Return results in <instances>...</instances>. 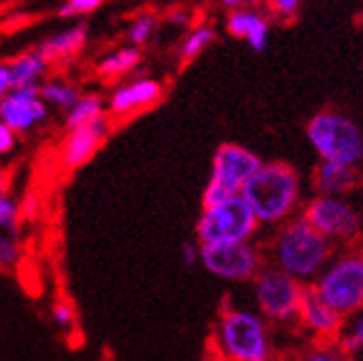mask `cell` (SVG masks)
I'll list each match as a JSON object with an SVG mask.
<instances>
[{"label":"cell","mask_w":363,"mask_h":361,"mask_svg":"<svg viewBox=\"0 0 363 361\" xmlns=\"http://www.w3.org/2000/svg\"><path fill=\"white\" fill-rule=\"evenodd\" d=\"M226 29L233 38H244L255 51H264L268 45L270 23L262 11L252 7L230 9L226 18Z\"/></svg>","instance_id":"16"},{"label":"cell","mask_w":363,"mask_h":361,"mask_svg":"<svg viewBox=\"0 0 363 361\" xmlns=\"http://www.w3.org/2000/svg\"><path fill=\"white\" fill-rule=\"evenodd\" d=\"M311 286L343 319L354 317L363 309V248H337Z\"/></svg>","instance_id":"4"},{"label":"cell","mask_w":363,"mask_h":361,"mask_svg":"<svg viewBox=\"0 0 363 361\" xmlns=\"http://www.w3.org/2000/svg\"><path fill=\"white\" fill-rule=\"evenodd\" d=\"M16 149V133L5 122H0V155H7Z\"/></svg>","instance_id":"32"},{"label":"cell","mask_w":363,"mask_h":361,"mask_svg":"<svg viewBox=\"0 0 363 361\" xmlns=\"http://www.w3.org/2000/svg\"><path fill=\"white\" fill-rule=\"evenodd\" d=\"M140 60H142V56H140V51L135 47H124V49L108 53L106 58L100 60L98 74L102 78H116V76L126 74V71H133L140 65Z\"/></svg>","instance_id":"19"},{"label":"cell","mask_w":363,"mask_h":361,"mask_svg":"<svg viewBox=\"0 0 363 361\" xmlns=\"http://www.w3.org/2000/svg\"><path fill=\"white\" fill-rule=\"evenodd\" d=\"M208 350L235 361H266L277 355L270 323L255 309L230 301L217 313Z\"/></svg>","instance_id":"3"},{"label":"cell","mask_w":363,"mask_h":361,"mask_svg":"<svg viewBox=\"0 0 363 361\" xmlns=\"http://www.w3.org/2000/svg\"><path fill=\"white\" fill-rule=\"evenodd\" d=\"M220 3L228 9H240V7H248V5H255L257 0H220Z\"/></svg>","instance_id":"35"},{"label":"cell","mask_w":363,"mask_h":361,"mask_svg":"<svg viewBox=\"0 0 363 361\" xmlns=\"http://www.w3.org/2000/svg\"><path fill=\"white\" fill-rule=\"evenodd\" d=\"M363 175L359 167L339 165V162H323L313 171V187L317 195H333V197H350L359 191Z\"/></svg>","instance_id":"14"},{"label":"cell","mask_w":363,"mask_h":361,"mask_svg":"<svg viewBox=\"0 0 363 361\" xmlns=\"http://www.w3.org/2000/svg\"><path fill=\"white\" fill-rule=\"evenodd\" d=\"M293 361H354L337 341H311Z\"/></svg>","instance_id":"21"},{"label":"cell","mask_w":363,"mask_h":361,"mask_svg":"<svg viewBox=\"0 0 363 361\" xmlns=\"http://www.w3.org/2000/svg\"><path fill=\"white\" fill-rule=\"evenodd\" d=\"M47 60L40 51H31L25 56L16 58L9 62L11 71V89H23V87H35L40 76L47 71Z\"/></svg>","instance_id":"18"},{"label":"cell","mask_w":363,"mask_h":361,"mask_svg":"<svg viewBox=\"0 0 363 361\" xmlns=\"http://www.w3.org/2000/svg\"><path fill=\"white\" fill-rule=\"evenodd\" d=\"M104 0H67L65 5L58 7V16L60 18H76V16H84L96 11Z\"/></svg>","instance_id":"29"},{"label":"cell","mask_w":363,"mask_h":361,"mask_svg":"<svg viewBox=\"0 0 363 361\" xmlns=\"http://www.w3.org/2000/svg\"><path fill=\"white\" fill-rule=\"evenodd\" d=\"M306 138L323 162L359 167L363 162V131L346 113L323 109L306 124Z\"/></svg>","instance_id":"5"},{"label":"cell","mask_w":363,"mask_h":361,"mask_svg":"<svg viewBox=\"0 0 363 361\" xmlns=\"http://www.w3.org/2000/svg\"><path fill=\"white\" fill-rule=\"evenodd\" d=\"M100 116H104V100L100 96H80V100L67 111L65 126H67V131H71V129H76V126H82Z\"/></svg>","instance_id":"20"},{"label":"cell","mask_w":363,"mask_h":361,"mask_svg":"<svg viewBox=\"0 0 363 361\" xmlns=\"http://www.w3.org/2000/svg\"><path fill=\"white\" fill-rule=\"evenodd\" d=\"M11 91V71L9 62H0V98Z\"/></svg>","instance_id":"33"},{"label":"cell","mask_w":363,"mask_h":361,"mask_svg":"<svg viewBox=\"0 0 363 361\" xmlns=\"http://www.w3.org/2000/svg\"><path fill=\"white\" fill-rule=\"evenodd\" d=\"M18 222H21V206L9 193H0V233L16 235Z\"/></svg>","instance_id":"25"},{"label":"cell","mask_w":363,"mask_h":361,"mask_svg":"<svg viewBox=\"0 0 363 361\" xmlns=\"http://www.w3.org/2000/svg\"><path fill=\"white\" fill-rule=\"evenodd\" d=\"M250 286L255 311L270 326H293L297 321L299 301L306 288L301 282L275 266L264 264L259 273L252 277Z\"/></svg>","instance_id":"8"},{"label":"cell","mask_w":363,"mask_h":361,"mask_svg":"<svg viewBox=\"0 0 363 361\" xmlns=\"http://www.w3.org/2000/svg\"><path fill=\"white\" fill-rule=\"evenodd\" d=\"M164 96V87L157 80L142 78L129 84H122L116 89L111 100H108V111L113 116H129L138 109H149V106L157 104Z\"/></svg>","instance_id":"15"},{"label":"cell","mask_w":363,"mask_h":361,"mask_svg":"<svg viewBox=\"0 0 363 361\" xmlns=\"http://www.w3.org/2000/svg\"><path fill=\"white\" fill-rule=\"evenodd\" d=\"M51 319H53V323H56V326L62 328V331L76 328V319H78V315H76V306L71 304V301H67V299L56 301V304H53V309H51Z\"/></svg>","instance_id":"28"},{"label":"cell","mask_w":363,"mask_h":361,"mask_svg":"<svg viewBox=\"0 0 363 361\" xmlns=\"http://www.w3.org/2000/svg\"><path fill=\"white\" fill-rule=\"evenodd\" d=\"M213 40H215V29H213V27H208V25H199V27L191 29L189 35H186V38L182 40V45H179V58L184 60V62L197 58L199 53H202Z\"/></svg>","instance_id":"23"},{"label":"cell","mask_w":363,"mask_h":361,"mask_svg":"<svg viewBox=\"0 0 363 361\" xmlns=\"http://www.w3.org/2000/svg\"><path fill=\"white\" fill-rule=\"evenodd\" d=\"M204 361H235V359H230V357H224V355H217V352L208 350V355H206V359H204Z\"/></svg>","instance_id":"36"},{"label":"cell","mask_w":363,"mask_h":361,"mask_svg":"<svg viewBox=\"0 0 363 361\" xmlns=\"http://www.w3.org/2000/svg\"><path fill=\"white\" fill-rule=\"evenodd\" d=\"M86 33H89L86 25H74V27H69L67 31H60L58 35H51V38H47L38 47V51L43 53L47 62H58V60L71 58L84 47Z\"/></svg>","instance_id":"17"},{"label":"cell","mask_w":363,"mask_h":361,"mask_svg":"<svg viewBox=\"0 0 363 361\" xmlns=\"http://www.w3.org/2000/svg\"><path fill=\"white\" fill-rule=\"evenodd\" d=\"M179 260L186 266H195L199 262V242H184L179 248Z\"/></svg>","instance_id":"31"},{"label":"cell","mask_w":363,"mask_h":361,"mask_svg":"<svg viewBox=\"0 0 363 361\" xmlns=\"http://www.w3.org/2000/svg\"><path fill=\"white\" fill-rule=\"evenodd\" d=\"M268 5L277 16L290 18V16H295L297 9L301 7V0H268Z\"/></svg>","instance_id":"30"},{"label":"cell","mask_w":363,"mask_h":361,"mask_svg":"<svg viewBox=\"0 0 363 361\" xmlns=\"http://www.w3.org/2000/svg\"><path fill=\"white\" fill-rule=\"evenodd\" d=\"M40 98L47 104L58 106V109L69 111L80 100V89L74 84H67V82H45L40 87Z\"/></svg>","instance_id":"22"},{"label":"cell","mask_w":363,"mask_h":361,"mask_svg":"<svg viewBox=\"0 0 363 361\" xmlns=\"http://www.w3.org/2000/svg\"><path fill=\"white\" fill-rule=\"evenodd\" d=\"M153 29H155V16L142 13L129 27V35H126V38H129L131 45H144V43H149V38L153 35Z\"/></svg>","instance_id":"27"},{"label":"cell","mask_w":363,"mask_h":361,"mask_svg":"<svg viewBox=\"0 0 363 361\" xmlns=\"http://www.w3.org/2000/svg\"><path fill=\"white\" fill-rule=\"evenodd\" d=\"M337 344L352 357L363 350V309L354 317L346 319V323H343V331H341V335L337 339Z\"/></svg>","instance_id":"24"},{"label":"cell","mask_w":363,"mask_h":361,"mask_svg":"<svg viewBox=\"0 0 363 361\" xmlns=\"http://www.w3.org/2000/svg\"><path fill=\"white\" fill-rule=\"evenodd\" d=\"M5 191V173H3V169H0V193Z\"/></svg>","instance_id":"37"},{"label":"cell","mask_w":363,"mask_h":361,"mask_svg":"<svg viewBox=\"0 0 363 361\" xmlns=\"http://www.w3.org/2000/svg\"><path fill=\"white\" fill-rule=\"evenodd\" d=\"M299 215L335 248L363 244V213L350 197L315 195Z\"/></svg>","instance_id":"6"},{"label":"cell","mask_w":363,"mask_h":361,"mask_svg":"<svg viewBox=\"0 0 363 361\" xmlns=\"http://www.w3.org/2000/svg\"><path fill=\"white\" fill-rule=\"evenodd\" d=\"M361 213H363V211H361Z\"/></svg>","instance_id":"39"},{"label":"cell","mask_w":363,"mask_h":361,"mask_svg":"<svg viewBox=\"0 0 363 361\" xmlns=\"http://www.w3.org/2000/svg\"><path fill=\"white\" fill-rule=\"evenodd\" d=\"M259 228L257 218L240 193L220 202L204 204L195 224V235L199 244L255 242Z\"/></svg>","instance_id":"7"},{"label":"cell","mask_w":363,"mask_h":361,"mask_svg":"<svg viewBox=\"0 0 363 361\" xmlns=\"http://www.w3.org/2000/svg\"><path fill=\"white\" fill-rule=\"evenodd\" d=\"M199 264L211 275L233 284L252 282L266 264L264 248L257 242L199 244Z\"/></svg>","instance_id":"10"},{"label":"cell","mask_w":363,"mask_h":361,"mask_svg":"<svg viewBox=\"0 0 363 361\" xmlns=\"http://www.w3.org/2000/svg\"><path fill=\"white\" fill-rule=\"evenodd\" d=\"M295 323L311 341H337L346 319L330 309V304H325L313 286H306Z\"/></svg>","instance_id":"11"},{"label":"cell","mask_w":363,"mask_h":361,"mask_svg":"<svg viewBox=\"0 0 363 361\" xmlns=\"http://www.w3.org/2000/svg\"><path fill=\"white\" fill-rule=\"evenodd\" d=\"M49 118V106L40 98V84L11 89L0 98V122H5L13 133H27L35 124Z\"/></svg>","instance_id":"12"},{"label":"cell","mask_w":363,"mask_h":361,"mask_svg":"<svg viewBox=\"0 0 363 361\" xmlns=\"http://www.w3.org/2000/svg\"><path fill=\"white\" fill-rule=\"evenodd\" d=\"M266 264L284 270L303 286H311L335 255V246L308 224L301 215L270 231L262 244Z\"/></svg>","instance_id":"1"},{"label":"cell","mask_w":363,"mask_h":361,"mask_svg":"<svg viewBox=\"0 0 363 361\" xmlns=\"http://www.w3.org/2000/svg\"><path fill=\"white\" fill-rule=\"evenodd\" d=\"M361 248H363V244H361Z\"/></svg>","instance_id":"38"},{"label":"cell","mask_w":363,"mask_h":361,"mask_svg":"<svg viewBox=\"0 0 363 361\" xmlns=\"http://www.w3.org/2000/svg\"><path fill=\"white\" fill-rule=\"evenodd\" d=\"M189 21H191V16L186 11H173V13H169V23L171 25L184 27V25H189Z\"/></svg>","instance_id":"34"},{"label":"cell","mask_w":363,"mask_h":361,"mask_svg":"<svg viewBox=\"0 0 363 361\" xmlns=\"http://www.w3.org/2000/svg\"><path fill=\"white\" fill-rule=\"evenodd\" d=\"M21 262V246L16 242V235L9 233H0V270L11 273V270Z\"/></svg>","instance_id":"26"},{"label":"cell","mask_w":363,"mask_h":361,"mask_svg":"<svg viewBox=\"0 0 363 361\" xmlns=\"http://www.w3.org/2000/svg\"><path fill=\"white\" fill-rule=\"evenodd\" d=\"M259 167H262L259 155H255L250 149L233 142L222 144L213 155L211 177L204 189L202 202L213 204L226 200V197L240 195L246 182L257 173Z\"/></svg>","instance_id":"9"},{"label":"cell","mask_w":363,"mask_h":361,"mask_svg":"<svg viewBox=\"0 0 363 361\" xmlns=\"http://www.w3.org/2000/svg\"><path fill=\"white\" fill-rule=\"evenodd\" d=\"M108 129H111V122H108L106 116H100L82 126L71 129L62 144V165L67 169H78L86 165L108 135Z\"/></svg>","instance_id":"13"},{"label":"cell","mask_w":363,"mask_h":361,"mask_svg":"<svg viewBox=\"0 0 363 361\" xmlns=\"http://www.w3.org/2000/svg\"><path fill=\"white\" fill-rule=\"evenodd\" d=\"M262 228H277L301 213V177L286 162H262L257 173L242 189Z\"/></svg>","instance_id":"2"}]
</instances>
